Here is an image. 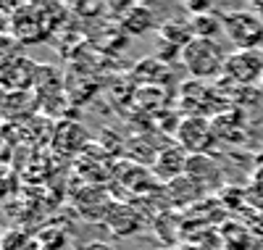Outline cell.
<instances>
[{
	"mask_svg": "<svg viewBox=\"0 0 263 250\" xmlns=\"http://www.w3.org/2000/svg\"><path fill=\"white\" fill-rule=\"evenodd\" d=\"M179 56H182L184 69L195 79L203 82V79L224 74V63H227V56L229 53H224V48L216 40H197V37H192L184 45V50Z\"/></svg>",
	"mask_w": 263,
	"mask_h": 250,
	"instance_id": "cell-1",
	"label": "cell"
},
{
	"mask_svg": "<svg viewBox=\"0 0 263 250\" xmlns=\"http://www.w3.org/2000/svg\"><path fill=\"white\" fill-rule=\"evenodd\" d=\"M224 34L237 45V50H260L263 45V16L250 8H234L221 13Z\"/></svg>",
	"mask_w": 263,
	"mask_h": 250,
	"instance_id": "cell-2",
	"label": "cell"
},
{
	"mask_svg": "<svg viewBox=\"0 0 263 250\" xmlns=\"http://www.w3.org/2000/svg\"><path fill=\"white\" fill-rule=\"evenodd\" d=\"M174 137L187 155H213L211 148L216 142V129L213 121L203 113H187L184 119H179Z\"/></svg>",
	"mask_w": 263,
	"mask_h": 250,
	"instance_id": "cell-3",
	"label": "cell"
},
{
	"mask_svg": "<svg viewBox=\"0 0 263 250\" xmlns=\"http://www.w3.org/2000/svg\"><path fill=\"white\" fill-rule=\"evenodd\" d=\"M227 82L237 87H253L263 79V50H232L224 63Z\"/></svg>",
	"mask_w": 263,
	"mask_h": 250,
	"instance_id": "cell-4",
	"label": "cell"
},
{
	"mask_svg": "<svg viewBox=\"0 0 263 250\" xmlns=\"http://www.w3.org/2000/svg\"><path fill=\"white\" fill-rule=\"evenodd\" d=\"M11 29L24 45L42 42L50 34L48 21H45V16H42L40 6H21V8H16L13 16H11Z\"/></svg>",
	"mask_w": 263,
	"mask_h": 250,
	"instance_id": "cell-5",
	"label": "cell"
},
{
	"mask_svg": "<svg viewBox=\"0 0 263 250\" xmlns=\"http://www.w3.org/2000/svg\"><path fill=\"white\" fill-rule=\"evenodd\" d=\"M187 158H190V155H187L177 142L163 145V148L156 150V158H153V174L168 185V182L184 176V171H187Z\"/></svg>",
	"mask_w": 263,
	"mask_h": 250,
	"instance_id": "cell-6",
	"label": "cell"
},
{
	"mask_svg": "<svg viewBox=\"0 0 263 250\" xmlns=\"http://www.w3.org/2000/svg\"><path fill=\"white\" fill-rule=\"evenodd\" d=\"M184 174H187L203 192L218 190V185H221V179H224V176H221V169H218V164H216L213 155H190Z\"/></svg>",
	"mask_w": 263,
	"mask_h": 250,
	"instance_id": "cell-7",
	"label": "cell"
},
{
	"mask_svg": "<svg viewBox=\"0 0 263 250\" xmlns=\"http://www.w3.org/2000/svg\"><path fill=\"white\" fill-rule=\"evenodd\" d=\"M105 224L111 226L116 235H121V237L135 235L140 226H142L137 211H132V208H126V206H111V208H108V211H105Z\"/></svg>",
	"mask_w": 263,
	"mask_h": 250,
	"instance_id": "cell-8",
	"label": "cell"
},
{
	"mask_svg": "<svg viewBox=\"0 0 263 250\" xmlns=\"http://www.w3.org/2000/svg\"><path fill=\"white\" fill-rule=\"evenodd\" d=\"M153 24H156V16L147 6H129L126 13L121 16V27L129 34H145Z\"/></svg>",
	"mask_w": 263,
	"mask_h": 250,
	"instance_id": "cell-9",
	"label": "cell"
},
{
	"mask_svg": "<svg viewBox=\"0 0 263 250\" xmlns=\"http://www.w3.org/2000/svg\"><path fill=\"white\" fill-rule=\"evenodd\" d=\"M187 21H190L192 37H197V40H216L218 29H224L221 27V19H216L211 11L208 13H192Z\"/></svg>",
	"mask_w": 263,
	"mask_h": 250,
	"instance_id": "cell-10",
	"label": "cell"
},
{
	"mask_svg": "<svg viewBox=\"0 0 263 250\" xmlns=\"http://www.w3.org/2000/svg\"><path fill=\"white\" fill-rule=\"evenodd\" d=\"M79 250H119V247H114L111 242H103V240H95V242H87V245H82Z\"/></svg>",
	"mask_w": 263,
	"mask_h": 250,
	"instance_id": "cell-11",
	"label": "cell"
},
{
	"mask_svg": "<svg viewBox=\"0 0 263 250\" xmlns=\"http://www.w3.org/2000/svg\"><path fill=\"white\" fill-rule=\"evenodd\" d=\"M258 87H260V90H263V79H260V84H258Z\"/></svg>",
	"mask_w": 263,
	"mask_h": 250,
	"instance_id": "cell-12",
	"label": "cell"
}]
</instances>
